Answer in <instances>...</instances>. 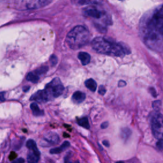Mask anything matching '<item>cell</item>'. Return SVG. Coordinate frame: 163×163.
Instances as JSON below:
<instances>
[{
  "label": "cell",
  "mask_w": 163,
  "mask_h": 163,
  "mask_svg": "<svg viewBox=\"0 0 163 163\" xmlns=\"http://www.w3.org/2000/svg\"><path fill=\"white\" fill-rule=\"evenodd\" d=\"M26 147L29 150H33V151H38V150H39L37 147L36 142L33 140H29L27 141Z\"/></svg>",
  "instance_id": "ac0fdd59"
},
{
  "label": "cell",
  "mask_w": 163,
  "mask_h": 163,
  "mask_svg": "<svg viewBox=\"0 0 163 163\" xmlns=\"http://www.w3.org/2000/svg\"><path fill=\"white\" fill-rule=\"evenodd\" d=\"M85 99V94L80 91L75 92L72 96L73 102L75 103H81Z\"/></svg>",
  "instance_id": "7c38bea8"
},
{
  "label": "cell",
  "mask_w": 163,
  "mask_h": 163,
  "mask_svg": "<svg viewBox=\"0 0 163 163\" xmlns=\"http://www.w3.org/2000/svg\"><path fill=\"white\" fill-rule=\"evenodd\" d=\"M103 144L105 147H108L110 146V143H109L108 141H107V140L103 141Z\"/></svg>",
  "instance_id": "836d02e7"
},
{
  "label": "cell",
  "mask_w": 163,
  "mask_h": 163,
  "mask_svg": "<svg viewBox=\"0 0 163 163\" xmlns=\"http://www.w3.org/2000/svg\"><path fill=\"white\" fill-rule=\"evenodd\" d=\"M59 142V137L58 134L53 132H50L44 136L41 144L43 147H48L56 145Z\"/></svg>",
  "instance_id": "8992f818"
},
{
  "label": "cell",
  "mask_w": 163,
  "mask_h": 163,
  "mask_svg": "<svg viewBox=\"0 0 163 163\" xmlns=\"http://www.w3.org/2000/svg\"><path fill=\"white\" fill-rule=\"evenodd\" d=\"M16 156H17V154H16L15 152H11V153L10 154V155L9 159H10V161H13L14 160H15Z\"/></svg>",
  "instance_id": "f1b7e54d"
},
{
  "label": "cell",
  "mask_w": 163,
  "mask_h": 163,
  "mask_svg": "<svg viewBox=\"0 0 163 163\" xmlns=\"http://www.w3.org/2000/svg\"><path fill=\"white\" fill-rule=\"evenodd\" d=\"M40 158V152L39 150L38 151H33V150H29V152L27 156V161L28 163H38Z\"/></svg>",
  "instance_id": "30bf717a"
},
{
  "label": "cell",
  "mask_w": 163,
  "mask_h": 163,
  "mask_svg": "<svg viewBox=\"0 0 163 163\" xmlns=\"http://www.w3.org/2000/svg\"><path fill=\"white\" fill-rule=\"evenodd\" d=\"M161 115L156 111L151 117V127L154 136L158 140L163 139V127L159 120Z\"/></svg>",
  "instance_id": "5b68a950"
},
{
  "label": "cell",
  "mask_w": 163,
  "mask_h": 163,
  "mask_svg": "<svg viewBox=\"0 0 163 163\" xmlns=\"http://www.w3.org/2000/svg\"><path fill=\"white\" fill-rule=\"evenodd\" d=\"M91 45L93 49L100 54L122 57L130 53V50L125 45L119 43L111 42L102 37H97L92 42Z\"/></svg>",
  "instance_id": "7a4b0ae2"
},
{
  "label": "cell",
  "mask_w": 163,
  "mask_h": 163,
  "mask_svg": "<svg viewBox=\"0 0 163 163\" xmlns=\"http://www.w3.org/2000/svg\"><path fill=\"white\" fill-rule=\"evenodd\" d=\"M106 93V89L103 85H101L99 89V94L101 95H104Z\"/></svg>",
  "instance_id": "d4e9b609"
},
{
  "label": "cell",
  "mask_w": 163,
  "mask_h": 163,
  "mask_svg": "<svg viewBox=\"0 0 163 163\" xmlns=\"http://www.w3.org/2000/svg\"><path fill=\"white\" fill-rule=\"evenodd\" d=\"M131 134V131L129 128H125L121 130L120 136L122 138V139L124 141H127L129 139Z\"/></svg>",
  "instance_id": "2e32d148"
},
{
  "label": "cell",
  "mask_w": 163,
  "mask_h": 163,
  "mask_svg": "<svg viewBox=\"0 0 163 163\" xmlns=\"http://www.w3.org/2000/svg\"><path fill=\"white\" fill-rule=\"evenodd\" d=\"M43 90L48 97V101H50L62 94L64 91V86L59 78H55L45 86Z\"/></svg>",
  "instance_id": "277c9868"
},
{
  "label": "cell",
  "mask_w": 163,
  "mask_h": 163,
  "mask_svg": "<svg viewBox=\"0 0 163 163\" xmlns=\"http://www.w3.org/2000/svg\"><path fill=\"white\" fill-rule=\"evenodd\" d=\"M108 122H105L102 123L101 125V128L102 129H106L108 128Z\"/></svg>",
  "instance_id": "4dcf8cb0"
},
{
  "label": "cell",
  "mask_w": 163,
  "mask_h": 163,
  "mask_svg": "<svg viewBox=\"0 0 163 163\" xmlns=\"http://www.w3.org/2000/svg\"><path fill=\"white\" fill-rule=\"evenodd\" d=\"M27 80L29 81H31L33 83H36L39 80V77L38 75H37L34 72H31L28 73L26 77Z\"/></svg>",
  "instance_id": "d6986e66"
},
{
  "label": "cell",
  "mask_w": 163,
  "mask_h": 163,
  "mask_svg": "<svg viewBox=\"0 0 163 163\" xmlns=\"http://www.w3.org/2000/svg\"><path fill=\"white\" fill-rule=\"evenodd\" d=\"M79 4L80 5H94V4H97V3H99V2H96V1H86V0H82V1H79Z\"/></svg>",
  "instance_id": "44dd1931"
},
{
  "label": "cell",
  "mask_w": 163,
  "mask_h": 163,
  "mask_svg": "<svg viewBox=\"0 0 163 163\" xmlns=\"http://www.w3.org/2000/svg\"><path fill=\"white\" fill-rule=\"evenodd\" d=\"M84 13L87 16L94 18V19H100L102 16V12L95 8L93 6H89L84 9Z\"/></svg>",
  "instance_id": "ba28073f"
},
{
  "label": "cell",
  "mask_w": 163,
  "mask_h": 163,
  "mask_svg": "<svg viewBox=\"0 0 163 163\" xmlns=\"http://www.w3.org/2000/svg\"><path fill=\"white\" fill-rule=\"evenodd\" d=\"M89 39L90 33L88 29L83 26H77L68 33L66 42L71 49L77 50L86 45Z\"/></svg>",
  "instance_id": "3957f363"
},
{
  "label": "cell",
  "mask_w": 163,
  "mask_h": 163,
  "mask_svg": "<svg viewBox=\"0 0 163 163\" xmlns=\"http://www.w3.org/2000/svg\"><path fill=\"white\" fill-rule=\"evenodd\" d=\"M78 57L81 61V62L83 65H88L91 61V56L87 52H80L79 54Z\"/></svg>",
  "instance_id": "4fadbf2b"
},
{
  "label": "cell",
  "mask_w": 163,
  "mask_h": 163,
  "mask_svg": "<svg viewBox=\"0 0 163 163\" xmlns=\"http://www.w3.org/2000/svg\"><path fill=\"white\" fill-rule=\"evenodd\" d=\"M77 123L79 126H82L85 129H90V125H89L88 119H87V117H83V118L78 119Z\"/></svg>",
  "instance_id": "e0dca14e"
},
{
  "label": "cell",
  "mask_w": 163,
  "mask_h": 163,
  "mask_svg": "<svg viewBox=\"0 0 163 163\" xmlns=\"http://www.w3.org/2000/svg\"><path fill=\"white\" fill-rule=\"evenodd\" d=\"M85 85L87 87V89H89L93 92L96 91L97 89V83L94 80L92 79L87 80L85 82Z\"/></svg>",
  "instance_id": "5bb4252c"
},
{
  "label": "cell",
  "mask_w": 163,
  "mask_h": 163,
  "mask_svg": "<svg viewBox=\"0 0 163 163\" xmlns=\"http://www.w3.org/2000/svg\"><path fill=\"white\" fill-rule=\"evenodd\" d=\"M11 163H25V161L23 158H18L14 160L11 162Z\"/></svg>",
  "instance_id": "484cf974"
},
{
  "label": "cell",
  "mask_w": 163,
  "mask_h": 163,
  "mask_svg": "<svg viewBox=\"0 0 163 163\" xmlns=\"http://www.w3.org/2000/svg\"><path fill=\"white\" fill-rule=\"evenodd\" d=\"M118 85H119V87H124L125 85H126V82L124 81V80H120Z\"/></svg>",
  "instance_id": "1f68e13d"
},
{
  "label": "cell",
  "mask_w": 163,
  "mask_h": 163,
  "mask_svg": "<svg viewBox=\"0 0 163 163\" xmlns=\"http://www.w3.org/2000/svg\"><path fill=\"white\" fill-rule=\"evenodd\" d=\"M140 31L145 43L154 51H163V5L142 20Z\"/></svg>",
  "instance_id": "6da1fadb"
},
{
  "label": "cell",
  "mask_w": 163,
  "mask_h": 163,
  "mask_svg": "<svg viewBox=\"0 0 163 163\" xmlns=\"http://www.w3.org/2000/svg\"><path fill=\"white\" fill-rule=\"evenodd\" d=\"M129 163H140V162L138 161V160L137 159H131Z\"/></svg>",
  "instance_id": "d6a6232c"
},
{
  "label": "cell",
  "mask_w": 163,
  "mask_h": 163,
  "mask_svg": "<svg viewBox=\"0 0 163 163\" xmlns=\"http://www.w3.org/2000/svg\"><path fill=\"white\" fill-rule=\"evenodd\" d=\"M71 163H80V162H79V161H76L74 162H71Z\"/></svg>",
  "instance_id": "d590c367"
},
{
  "label": "cell",
  "mask_w": 163,
  "mask_h": 163,
  "mask_svg": "<svg viewBox=\"0 0 163 163\" xmlns=\"http://www.w3.org/2000/svg\"><path fill=\"white\" fill-rule=\"evenodd\" d=\"M48 70V68L47 66H42V67H40L39 68H38L36 70H35L34 73L37 75H43V74L47 73Z\"/></svg>",
  "instance_id": "ffe728a7"
},
{
  "label": "cell",
  "mask_w": 163,
  "mask_h": 163,
  "mask_svg": "<svg viewBox=\"0 0 163 163\" xmlns=\"http://www.w3.org/2000/svg\"><path fill=\"white\" fill-rule=\"evenodd\" d=\"M31 100L36 102H47L48 101V97L44 90L38 91L34 93L31 97Z\"/></svg>",
  "instance_id": "9c48e42d"
},
{
  "label": "cell",
  "mask_w": 163,
  "mask_h": 163,
  "mask_svg": "<svg viewBox=\"0 0 163 163\" xmlns=\"http://www.w3.org/2000/svg\"><path fill=\"white\" fill-rule=\"evenodd\" d=\"M116 163H124L123 161H118V162H117Z\"/></svg>",
  "instance_id": "8d00e7d4"
},
{
  "label": "cell",
  "mask_w": 163,
  "mask_h": 163,
  "mask_svg": "<svg viewBox=\"0 0 163 163\" xmlns=\"http://www.w3.org/2000/svg\"><path fill=\"white\" fill-rule=\"evenodd\" d=\"M50 61H51V63L52 66H55L57 63V57L55 55H52L51 58H50Z\"/></svg>",
  "instance_id": "603a6c76"
},
{
  "label": "cell",
  "mask_w": 163,
  "mask_h": 163,
  "mask_svg": "<svg viewBox=\"0 0 163 163\" xmlns=\"http://www.w3.org/2000/svg\"><path fill=\"white\" fill-rule=\"evenodd\" d=\"M31 109L33 113V115L35 116H41L43 115V111L41 110L36 103H33L30 105Z\"/></svg>",
  "instance_id": "9a60e30c"
},
{
  "label": "cell",
  "mask_w": 163,
  "mask_h": 163,
  "mask_svg": "<svg viewBox=\"0 0 163 163\" xmlns=\"http://www.w3.org/2000/svg\"><path fill=\"white\" fill-rule=\"evenodd\" d=\"M70 142H68V141H66L63 143H62L60 147L52 148L51 150H50V153H51V154H60L62 151H63V150H65V149L68 148L70 147Z\"/></svg>",
  "instance_id": "8fae6325"
},
{
  "label": "cell",
  "mask_w": 163,
  "mask_h": 163,
  "mask_svg": "<svg viewBox=\"0 0 163 163\" xmlns=\"http://www.w3.org/2000/svg\"><path fill=\"white\" fill-rule=\"evenodd\" d=\"M156 146L159 150L163 151V139L159 140V141L156 143Z\"/></svg>",
  "instance_id": "cb8c5ba5"
},
{
  "label": "cell",
  "mask_w": 163,
  "mask_h": 163,
  "mask_svg": "<svg viewBox=\"0 0 163 163\" xmlns=\"http://www.w3.org/2000/svg\"><path fill=\"white\" fill-rule=\"evenodd\" d=\"M153 108L154 109L156 110V111H158L161 106V102L160 101H156L154 102L153 104H152Z\"/></svg>",
  "instance_id": "7402d4cb"
},
{
  "label": "cell",
  "mask_w": 163,
  "mask_h": 163,
  "mask_svg": "<svg viewBox=\"0 0 163 163\" xmlns=\"http://www.w3.org/2000/svg\"><path fill=\"white\" fill-rule=\"evenodd\" d=\"M5 92H0V101L4 102L5 100Z\"/></svg>",
  "instance_id": "83f0119b"
},
{
  "label": "cell",
  "mask_w": 163,
  "mask_h": 163,
  "mask_svg": "<svg viewBox=\"0 0 163 163\" xmlns=\"http://www.w3.org/2000/svg\"><path fill=\"white\" fill-rule=\"evenodd\" d=\"M29 89V86H27V87H24V89H23V90H24V92L28 91Z\"/></svg>",
  "instance_id": "e575fe53"
},
{
  "label": "cell",
  "mask_w": 163,
  "mask_h": 163,
  "mask_svg": "<svg viewBox=\"0 0 163 163\" xmlns=\"http://www.w3.org/2000/svg\"><path fill=\"white\" fill-rule=\"evenodd\" d=\"M51 3L50 0H36V1H28L26 2L27 9H35L45 7Z\"/></svg>",
  "instance_id": "52a82bcc"
},
{
  "label": "cell",
  "mask_w": 163,
  "mask_h": 163,
  "mask_svg": "<svg viewBox=\"0 0 163 163\" xmlns=\"http://www.w3.org/2000/svg\"><path fill=\"white\" fill-rule=\"evenodd\" d=\"M70 157H71L70 153L67 154V155L65 157V162L64 163H71V162H70Z\"/></svg>",
  "instance_id": "4316f807"
},
{
  "label": "cell",
  "mask_w": 163,
  "mask_h": 163,
  "mask_svg": "<svg viewBox=\"0 0 163 163\" xmlns=\"http://www.w3.org/2000/svg\"><path fill=\"white\" fill-rule=\"evenodd\" d=\"M150 93L152 94V95L154 97H156L157 94H156V91L155 89H154L153 87H151V88L150 89Z\"/></svg>",
  "instance_id": "f546056e"
}]
</instances>
